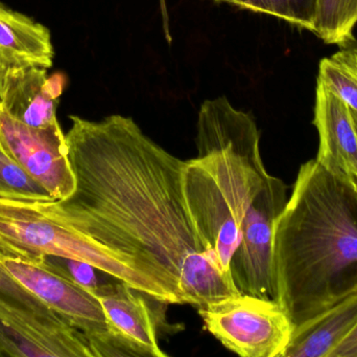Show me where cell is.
Returning a JSON list of instances; mask_svg holds the SVG:
<instances>
[{
    "instance_id": "cell-8",
    "label": "cell",
    "mask_w": 357,
    "mask_h": 357,
    "mask_svg": "<svg viewBox=\"0 0 357 357\" xmlns=\"http://www.w3.org/2000/svg\"><path fill=\"white\" fill-rule=\"evenodd\" d=\"M0 150L54 201L66 198L75 191V174L60 124L31 127L14 119L0 102Z\"/></svg>"
},
{
    "instance_id": "cell-3",
    "label": "cell",
    "mask_w": 357,
    "mask_h": 357,
    "mask_svg": "<svg viewBox=\"0 0 357 357\" xmlns=\"http://www.w3.org/2000/svg\"><path fill=\"white\" fill-rule=\"evenodd\" d=\"M195 146L197 157L185 161L187 207L218 265L231 277L248 211L270 175L260 152V131L250 113L220 96L202 103Z\"/></svg>"
},
{
    "instance_id": "cell-12",
    "label": "cell",
    "mask_w": 357,
    "mask_h": 357,
    "mask_svg": "<svg viewBox=\"0 0 357 357\" xmlns=\"http://www.w3.org/2000/svg\"><path fill=\"white\" fill-rule=\"evenodd\" d=\"M0 356L94 357L77 329L48 330L6 316L0 310Z\"/></svg>"
},
{
    "instance_id": "cell-21",
    "label": "cell",
    "mask_w": 357,
    "mask_h": 357,
    "mask_svg": "<svg viewBox=\"0 0 357 357\" xmlns=\"http://www.w3.org/2000/svg\"><path fill=\"white\" fill-rule=\"evenodd\" d=\"M160 4L161 12H162L163 27H165V37H167V41L171 43L172 36L171 31H169V15H167V4H165V0H160Z\"/></svg>"
},
{
    "instance_id": "cell-13",
    "label": "cell",
    "mask_w": 357,
    "mask_h": 357,
    "mask_svg": "<svg viewBox=\"0 0 357 357\" xmlns=\"http://www.w3.org/2000/svg\"><path fill=\"white\" fill-rule=\"evenodd\" d=\"M54 50L43 24L0 2V68L38 66L50 68Z\"/></svg>"
},
{
    "instance_id": "cell-11",
    "label": "cell",
    "mask_w": 357,
    "mask_h": 357,
    "mask_svg": "<svg viewBox=\"0 0 357 357\" xmlns=\"http://www.w3.org/2000/svg\"><path fill=\"white\" fill-rule=\"evenodd\" d=\"M314 125L320 138L316 161L333 175L357 187V132L351 109L318 82Z\"/></svg>"
},
{
    "instance_id": "cell-6",
    "label": "cell",
    "mask_w": 357,
    "mask_h": 357,
    "mask_svg": "<svg viewBox=\"0 0 357 357\" xmlns=\"http://www.w3.org/2000/svg\"><path fill=\"white\" fill-rule=\"evenodd\" d=\"M0 264L22 286L81 331L94 357L119 356L102 304L91 291L42 264L10 257L2 252Z\"/></svg>"
},
{
    "instance_id": "cell-9",
    "label": "cell",
    "mask_w": 357,
    "mask_h": 357,
    "mask_svg": "<svg viewBox=\"0 0 357 357\" xmlns=\"http://www.w3.org/2000/svg\"><path fill=\"white\" fill-rule=\"evenodd\" d=\"M100 300L119 356L165 357L158 344L156 321L144 297L127 283L89 289Z\"/></svg>"
},
{
    "instance_id": "cell-17",
    "label": "cell",
    "mask_w": 357,
    "mask_h": 357,
    "mask_svg": "<svg viewBox=\"0 0 357 357\" xmlns=\"http://www.w3.org/2000/svg\"><path fill=\"white\" fill-rule=\"evenodd\" d=\"M318 82L357 113V48L345 46L323 59L319 66Z\"/></svg>"
},
{
    "instance_id": "cell-1",
    "label": "cell",
    "mask_w": 357,
    "mask_h": 357,
    "mask_svg": "<svg viewBox=\"0 0 357 357\" xmlns=\"http://www.w3.org/2000/svg\"><path fill=\"white\" fill-rule=\"evenodd\" d=\"M69 119L75 191L60 201H31L33 207L156 279L182 304L197 307L239 295L193 224L185 161L131 117Z\"/></svg>"
},
{
    "instance_id": "cell-10",
    "label": "cell",
    "mask_w": 357,
    "mask_h": 357,
    "mask_svg": "<svg viewBox=\"0 0 357 357\" xmlns=\"http://www.w3.org/2000/svg\"><path fill=\"white\" fill-rule=\"evenodd\" d=\"M65 85L63 73L48 78L43 67L0 68V102L14 119L31 127L46 128L59 123L56 108Z\"/></svg>"
},
{
    "instance_id": "cell-15",
    "label": "cell",
    "mask_w": 357,
    "mask_h": 357,
    "mask_svg": "<svg viewBox=\"0 0 357 357\" xmlns=\"http://www.w3.org/2000/svg\"><path fill=\"white\" fill-rule=\"evenodd\" d=\"M1 252V251H0ZM0 309L38 328L61 330L70 328L64 319L20 284L0 264Z\"/></svg>"
},
{
    "instance_id": "cell-19",
    "label": "cell",
    "mask_w": 357,
    "mask_h": 357,
    "mask_svg": "<svg viewBox=\"0 0 357 357\" xmlns=\"http://www.w3.org/2000/svg\"><path fill=\"white\" fill-rule=\"evenodd\" d=\"M0 198L52 201V195L0 150Z\"/></svg>"
},
{
    "instance_id": "cell-20",
    "label": "cell",
    "mask_w": 357,
    "mask_h": 357,
    "mask_svg": "<svg viewBox=\"0 0 357 357\" xmlns=\"http://www.w3.org/2000/svg\"><path fill=\"white\" fill-rule=\"evenodd\" d=\"M331 357H357V326L356 328L333 350Z\"/></svg>"
},
{
    "instance_id": "cell-5",
    "label": "cell",
    "mask_w": 357,
    "mask_h": 357,
    "mask_svg": "<svg viewBox=\"0 0 357 357\" xmlns=\"http://www.w3.org/2000/svg\"><path fill=\"white\" fill-rule=\"evenodd\" d=\"M209 331L224 347L241 357H282L294 326L275 300L239 293L197 306Z\"/></svg>"
},
{
    "instance_id": "cell-2",
    "label": "cell",
    "mask_w": 357,
    "mask_h": 357,
    "mask_svg": "<svg viewBox=\"0 0 357 357\" xmlns=\"http://www.w3.org/2000/svg\"><path fill=\"white\" fill-rule=\"evenodd\" d=\"M275 301L294 328L357 293V189L316 159L275 224Z\"/></svg>"
},
{
    "instance_id": "cell-18",
    "label": "cell",
    "mask_w": 357,
    "mask_h": 357,
    "mask_svg": "<svg viewBox=\"0 0 357 357\" xmlns=\"http://www.w3.org/2000/svg\"><path fill=\"white\" fill-rule=\"evenodd\" d=\"M250 12L271 15L300 29L314 31L318 0H212Z\"/></svg>"
},
{
    "instance_id": "cell-16",
    "label": "cell",
    "mask_w": 357,
    "mask_h": 357,
    "mask_svg": "<svg viewBox=\"0 0 357 357\" xmlns=\"http://www.w3.org/2000/svg\"><path fill=\"white\" fill-rule=\"evenodd\" d=\"M356 24L357 0H318L312 33L325 43L349 46Z\"/></svg>"
},
{
    "instance_id": "cell-14",
    "label": "cell",
    "mask_w": 357,
    "mask_h": 357,
    "mask_svg": "<svg viewBox=\"0 0 357 357\" xmlns=\"http://www.w3.org/2000/svg\"><path fill=\"white\" fill-rule=\"evenodd\" d=\"M356 326L357 293L295 327L282 357H331Z\"/></svg>"
},
{
    "instance_id": "cell-22",
    "label": "cell",
    "mask_w": 357,
    "mask_h": 357,
    "mask_svg": "<svg viewBox=\"0 0 357 357\" xmlns=\"http://www.w3.org/2000/svg\"><path fill=\"white\" fill-rule=\"evenodd\" d=\"M352 119H354V125H356V132H357V113L354 112V110H351ZM357 189V187H356Z\"/></svg>"
},
{
    "instance_id": "cell-4",
    "label": "cell",
    "mask_w": 357,
    "mask_h": 357,
    "mask_svg": "<svg viewBox=\"0 0 357 357\" xmlns=\"http://www.w3.org/2000/svg\"><path fill=\"white\" fill-rule=\"evenodd\" d=\"M0 251L10 257L40 263L46 256L70 258L127 283L157 301L181 304L156 279L81 233L48 217L31 201L0 198Z\"/></svg>"
},
{
    "instance_id": "cell-7",
    "label": "cell",
    "mask_w": 357,
    "mask_h": 357,
    "mask_svg": "<svg viewBox=\"0 0 357 357\" xmlns=\"http://www.w3.org/2000/svg\"><path fill=\"white\" fill-rule=\"evenodd\" d=\"M287 192L280 178L268 175L248 211L230 263L233 282L243 295L275 300L273 239L275 224L287 205Z\"/></svg>"
}]
</instances>
